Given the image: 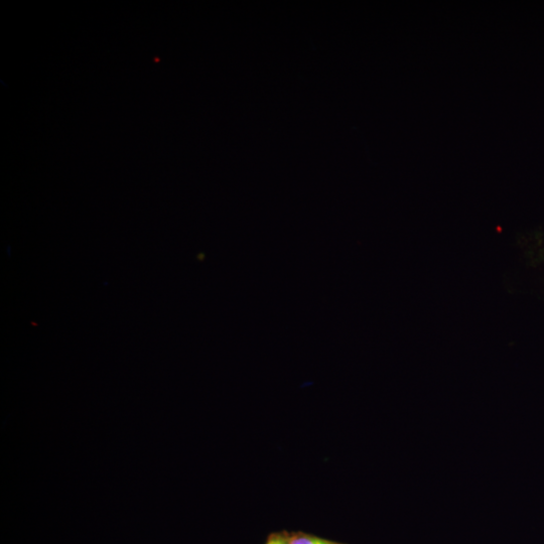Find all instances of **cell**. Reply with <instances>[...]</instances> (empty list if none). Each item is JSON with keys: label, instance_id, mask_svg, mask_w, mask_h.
Returning <instances> with one entry per match:
<instances>
[{"label": "cell", "instance_id": "1", "mask_svg": "<svg viewBox=\"0 0 544 544\" xmlns=\"http://www.w3.org/2000/svg\"><path fill=\"white\" fill-rule=\"evenodd\" d=\"M289 544H336L331 541L312 537V536H300L293 538Z\"/></svg>", "mask_w": 544, "mask_h": 544}, {"label": "cell", "instance_id": "2", "mask_svg": "<svg viewBox=\"0 0 544 544\" xmlns=\"http://www.w3.org/2000/svg\"><path fill=\"white\" fill-rule=\"evenodd\" d=\"M267 544H289V542L283 538L278 537L270 539Z\"/></svg>", "mask_w": 544, "mask_h": 544}]
</instances>
